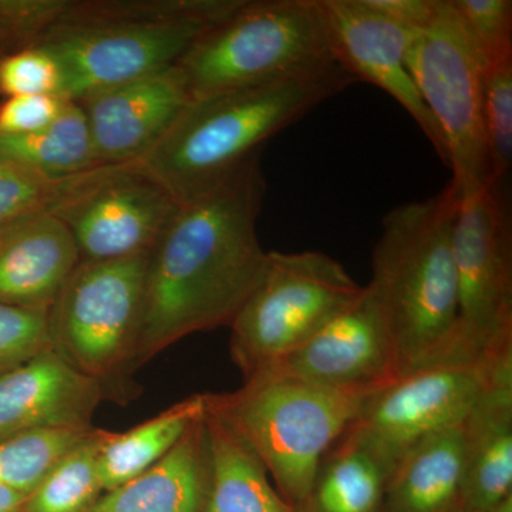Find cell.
I'll list each match as a JSON object with an SVG mask.
<instances>
[{
    "label": "cell",
    "instance_id": "1",
    "mask_svg": "<svg viewBox=\"0 0 512 512\" xmlns=\"http://www.w3.org/2000/svg\"><path fill=\"white\" fill-rule=\"evenodd\" d=\"M265 192L258 154L180 204L148 254L134 369L192 333L231 325L264 264L258 218Z\"/></svg>",
    "mask_w": 512,
    "mask_h": 512
},
{
    "label": "cell",
    "instance_id": "2",
    "mask_svg": "<svg viewBox=\"0 0 512 512\" xmlns=\"http://www.w3.org/2000/svg\"><path fill=\"white\" fill-rule=\"evenodd\" d=\"M338 63L191 100L140 164L183 204L224 183L269 138L355 84Z\"/></svg>",
    "mask_w": 512,
    "mask_h": 512
},
{
    "label": "cell",
    "instance_id": "3",
    "mask_svg": "<svg viewBox=\"0 0 512 512\" xmlns=\"http://www.w3.org/2000/svg\"><path fill=\"white\" fill-rule=\"evenodd\" d=\"M460 191L453 180L427 200L384 215L372 252L375 296L389 325L400 376L448 365L456 343L453 235Z\"/></svg>",
    "mask_w": 512,
    "mask_h": 512
},
{
    "label": "cell",
    "instance_id": "4",
    "mask_svg": "<svg viewBox=\"0 0 512 512\" xmlns=\"http://www.w3.org/2000/svg\"><path fill=\"white\" fill-rule=\"evenodd\" d=\"M241 0L76 2L35 46L62 74V97L82 101L174 66L195 39Z\"/></svg>",
    "mask_w": 512,
    "mask_h": 512
},
{
    "label": "cell",
    "instance_id": "5",
    "mask_svg": "<svg viewBox=\"0 0 512 512\" xmlns=\"http://www.w3.org/2000/svg\"><path fill=\"white\" fill-rule=\"evenodd\" d=\"M375 392L333 389L285 376H259L231 393L204 394L264 464L292 508L311 490L320 463Z\"/></svg>",
    "mask_w": 512,
    "mask_h": 512
},
{
    "label": "cell",
    "instance_id": "6",
    "mask_svg": "<svg viewBox=\"0 0 512 512\" xmlns=\"http://www.w3.org/2000/svg\"><path fill=\"white\" fill-rule=\"evenodd\" d=\"M335 63L322 0H241L175 66L195 100Z\"/></svg>",
    "mask_w": 512,
    "mask_h": 512
},
{
    "label": "cell",
    "instance_id": "7",
    "mask_svg": "<svg viewBox=\"0 0 512 512\" xmlns=\"http://www.w3.org/2000/svg\"><path fill=\"white\" fill-rule=\"evenodd\" d=\"M338 259L319 251L266 252L251 292L231 325L229 352L245 382L262 375L359 301Z\"/></svg>",
    "mask_w": 512,
    "mask_h": 512
},
{
    "label": "cell",
    "instance_id": "8",
    "mask_svg": "<svg viewBox=\"0 0 512 512\" xmlns=\"http://www.w3.org/2000/svg\"><path fill=\"white\" fill-rule=\"evenodd\" d=\"M147 258L80 261L47 312L52 349L104 393L134 370Z\"/></svg>",
    "mask_w": 512,
    "mask_h": 512
},
{
    "label": "cell",
    "instance_id": "9",
    "mask_svg": "<svg viewBox=\"0 0 512 512\" xmlns=\"http://www.w3.org/2000/svg\"><path fill=\"white\" fill-rule=\"evenodd\" d=\"M407 67L439 128L458 190L498 185L491 175L484 126V63L451 0H437L433 18L410 32Z\"/></svg>",
    "mask_w": 512,
    "mask_h": 512
},
{
    "label": "cell",
    "instance_id": "10",
    "mask_svg": "<svg viewBox=\"0 0 512 512\" xmlns=\"http://www.w3.org/2000/svg\"><path fill=\"white\" fill-rule=\"evenodd\" d=\"M451 247L457 328L450 365H473L512 346L511 221L498 185L460 191Z\"/></svg>",
    "mask_w": 512,
    "mask_h": 512
},
{
    "label": "cell",
    "instance_id": "11",
    "mask_svg": "<svg viewBox=\"0 0 512 512\" xmlns=\"http://www.w3.org/2000/svg\"><path fill=\"white\" fill-rule=\"evenodd\" d=\"M180 208L140 163L100 165L67 181L50 214L63 222L80 261L148 255Z\"/></svg>",
    "mask_w": 512,
    "mask_h": 512
},
{
    "label": "cell",
    "instance_id": "12",
    "mask_svg": "<svg viewBox=\"0 0 512 512\" xmlns=\"http://www.w3.org/2000/svg\"><path fill=\"white\" fill-rule=\"evenodd\" d=\"M487 377V360L407 373L377 390L340 439L362 448L390 478L427 437L463 423Z\"/></svg>",
    "mask_w": 512,
    "mask_h": 512
},
{
    "label": "cell",
    "instance_id": "13",
    "mask_svg": "<svg viewBox=\"0 0 512 512\" xmlns=\"http://www.w3.org/2000/svg\"><path fill=\"white\" fill-rule=\"evenodd\" d=\"M259 376L293 377L333 389L377 392L399 379L400 370L387 320L365 286L348 311Z\"/></svg>",
    "mask_w": 512,
    "mask_h": 512
},
{
    "label": "cell",
    "instance_id": "14",
    "mask_svg": "<svg viewBox=\"0 0 512 512\" xmlns=\"http://www.w3.org/2000/svg\"><path fill=\"white\" fill-rule=\"evenodd\" d=\"M336 63L356 82L375 84L409 113L444 164L446 147L407 67L410 32L366 0H322Z\"/></svg>",
    "mask_w": 512,
    "mask_h": 512
},
{
    "label": "cell",
    "instance_id": "15",
    "mask_svg": "<svg viewBox=\"0 0 512 512\" xmlns=\"http://www.w3.org/2000/svg\"><path fill=\"white\" fill-rule=\"evenodd\" d=\"M177 66L92 94L82 106L103 165L140 163L190 103Z\"/></svg>",
    "mask_w": 512,
    "mask_h": 512
},
{
    "label": "cell",
    "instance_id": "16",
    "mask_svg": "<svg viewBox=\"0 0 512 512\" xmlns=\"http://www.w3.org/2000/svg\"><path fill=\"white\" fill-rule=\"evenodd\" d=\"M104 389L49 349L0 377V440L33 431L90 430Z\"/></svg>",
    "mask_w": 512,
    "mask_h": 512
},
{
    "label": "cell",
    "instance_id": "17",
    "mask_svg": "<svg viewBox=\"0 0 512 512\" xmlns=\"http://www.w3.org/2000/svg\"><path fill=\"white\" fill-rule=\"evenodd\" d=\"M466 468L461 512H493L512 501V348L487 359L483 390L463 421Z\"/></svg>",
    "mask_w": 512,
    "mask_h": 512
},
{
    "label": "cell",
    "instance_id": "18",
    "mask_svg": "<svg viewBox=\"0 0 512 512\" xmlns=\"http://www.w3.org/2000/svg\"><path fill=\"white\" fill-rule=\"evenodd\" d=\"M79 262L72 234L49 211L0 222V302L49 311Z\"/></svg>",
    "mask_w": 512,
    "mask_h": 512
},
{
    "label": "cell",
    "instance_id": "19",
    "mask_svg": "<svg viewBox=\"0 0 512 512\" xmlns=\"http://www.w3.org/2000/svg\"><path fill=\"white\" fill-rule=\"evenodd\" d=\"M204 414L158 463L101 495L89 512H205L210 451Z\"/></svg>",
    "mask_w": 512,
    "mask_h": 512
},
{
    "label": "cell",
    "instance_id": "20",
    "mask_svg": "<svg viewBox=\"0 0 512 512\" xmlns=\"http://www.w3.org/2000/svg\"><path fill=\"white\" fill-rule=\"evenodd\" d=\"M466 468L463 423L412 448L387 481L384 512H457Z\"/></svg>",
    "mask_w": 512,
    "mask_h": 512
},
{
    "label": "cell",
    "instance_id": "21",
    "mask_svg": "<svg viewBox=\"0 0 512 512\" xmlns=\"http://www.w3.org/2000/svg\"><path fill=\"white\" fill-rule=\"evenodd\" d=\"M210 490L205 512H295L264 464L231 426L205 406Z\"/></svg>",
    "mask_w": 512,
    "mask_h": 512
},
{
    "label": "cell",
    "instance_id": "22",
    "mask_svg": "<svg viewBox=\"0 0 512 512\" xmlns=\"http://www.w3.org/2000/svg\"><path fill=\"white\" fill-rule=\"evenodd\" d=\"M204 413V394H195L126 433H109L97 458L103 493L158 463Z\"/></svg>",
    "mask_w": 512,
    "mask_h": 512
},
{
    "label": "cell",
    "instance_id": "23",
    "mask_svg": "<svg viewBox=\"0 0 512 512\" xmlns=\"http://www.w3.org/2000/svg\"><path fill=\"white\" fill-rule=\"evenodd\" d=\"M389 477L375 458L340 439L326 454L295 512H384Z\"/></svg>",
    "mask_w": 512,
    "mask_h": 512
},
{
    "label": "cell",
    "instance_id": "24",
    "mask_svg": "<svg viewBox=\"0 0 512 512\" xmlns=\"http://www.w3.org/2000/svg\"><path fill=\"white\" fill-rule=\"evenodd\" d=\"M0 153L53 180L74 177L103 165L97 157L86 114L67 100L52 123L26 136L0 137Z\"/></svg>",
    "mask_w": 512,
    "mask_h": 512
},
{
    "label": "cell",
    "instance_id": "25",
    "mask_svg": "<svg viewBox=\"0 0 512 512\" xmlns=\"http://www.w3.org/2000/svg\"><path fill=\"white\" fill-rule=\"evenodd\" d=\"M110 431L94 429L50 468L23 512H89L101 497L97 458Z\"/></svg>",
    "mask_w": 512,
    "mask_h": 512
},
{
    "label": "cell",
    "instance_id": "26",
    "mask_svg": "<svg viewBox=\"0 0 512 512\" xmlns=\"http://www.w3.org/2000/svg\"><path fill=\"white\" fill-rule=\"evenodd\" d=\"M93 430L33 431L0 440V485L29 497L50 468Z\"/></svg>",
    "mask_w": 512,
    "mask_h": 512
},
{
    "label": "cell",
    "instance_id": "27",
    "mask_svg": "<svg viewBox=\"0 0 512 512\" xmlns=\"http://www.w3.org/2000/svg\"><path fill=\"white\" fill-rule=\"evenodd\" d=\"M484 126L495 184L512 163V57L484 70Z\"/></svg>",
    "mask_w": 512,
    "mask_h": 512
},
{
    "label": "cell",
    "instance_id": "28",
    "mask_svg": "<svg viewBox=\"0 0 512 512\" xmlns=\"http://www.w3.org/2000/svg\"><path fill=\"white\" fill-rule=\"evenodd\" d=\"M484 67L512 57L511 0H451Z\"/></svg>",
    "mask_w": 512,
    "mask_h": 512
},
{
    "label": "cell",
    "instance_id": "29",
    "mask_svg": "<svg viewBox=\"0 0 512 512\" xmlns=\"http://www.w3.org/2000/svg\"><path fill=\"white\" fill-rule=\"evenodd\" d=\"M69 178H47L0 153V222L52 210Z\"/></svg>",
    "mask_w": 512,
    "mask_h": 512
},
{
    "label": "cell",
    "instance_id": "30",
    "mask_svg": "<svg viewBox=\"0 0 512 512\" xmlns=\"http://www.w3.org/2000/svg\"><path fill=\"white\" fill-rule=\"evenodd\" d=\"M47 312L0 302V377L52 349Z\"/></svg>",
    "mask_w": 512,
    "mask_h": 512
},
{
    "label": "cell",
    "instance_id": "31",
    "mask_svg": "<svg viewBox=\"0 0 512 512\" xmlns=\"http://www.w3.org/2000/svg\"><path fill=\"white\" fill-rule=\"evenodd\" d=\"M62 74L45 50L25 47L0 57V94L9 97L55 94L62 97Z\"/></svg>",
    "mask_w": 512,
    "mask_h": 512
},
{
    "label": "cell",
    "instance_id": "32",
    "mask_svg": "<svg viewBox=\"0 0 512 512\" xmlns=\"http://www.w3.org/2000/svg\"><path fill=\"white\" fill-rule=\"evenodd\" d=\"M70 5L72 0H0V45L35 46Z\"/></svg>",
    "mask_w": 512,
    "mask_h": 512
},
{
    "label": "cell",
    "instance_id": "33",
    "mask_svg": "<svg viewBox=\"0 0 512 512\" xmlns=\"http://www.w3.org/2000/svg\"><path fill=\"white\" fill-rule=\"evenodd\" d=\"M66 99L55 94L9 97L0 104V137L26 136L56 119Z\"/></svg>",
    "mask_w": 512,
    "mask_h": 512
},
{
    "label": "cell",
    "instance_id": "34",
    "mask_svg": "<svg viewBox=\"0 0 512 512\" xmlns=\"http://www.w3.org/2000/svg\"><path fill=\"white\" fill-rule=\"evenodd\" d=\"M369 6L387 19L413 32L430 22L437 0H366Z\"/></svg>",
    "mask_w": 512,
    "mask_h": 512
},
{
    "label": "cell",
    "instance_id": "35",
    "mask_svg": "<svg viewBox=\"0 0 512 512\" xmlns=\"http://www.w3.org/2000/svg\"><path fill=\"white\" fill-rule=\"evenodd\" d=\"M28 495L0 485V512H23Z\"/></svg>",
    "mask_w": 512,
    "mask_h": 512
},
{
    "label": "cell",
    "instance_id": "36",
    "mask_svg": "<svg viewBox=\"0 0 512 512\" xmlns=\"http://www.w3.org/2000/svg\"><path fill=\"white\" fill-rule=\"evenodd\" d=\"M457 512H461V511H457ZM493 512H512V501H508V503L501 505L500 508H497V510H495Z\"/></svg>",
    "mask_w": 512,
    "mask_h": 512
}]
</instances>
